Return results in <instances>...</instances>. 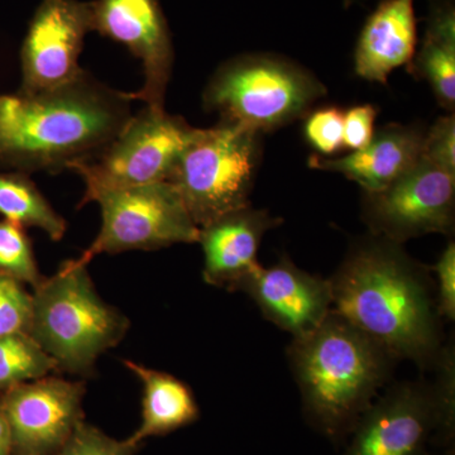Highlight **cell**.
Returning a JSON list of instances; mask_svg holds the SVG:
<instances>
[{"instance_id": "1", "label": "cell", "mask_w": 455, "mask_h": 455, "mask_svg": "<svg viewBox=\"0 0 455 455\" xmlns=\"http://www.w3.org/2000/svg\"><path fill=\"white\" fill-rule=\"evenodd\" d=\"M331 310L396 359L433 367L443 346L442 317L429 268L400 243L373 235L359 242L329 278Z\"/></svg>"}, {"instance_id": "10", "label": "cell", "mask_w": 455, "mask_h": 455, "mask_svg": "<svg viewBox=\"0 0 455 455\" xmlns=\"http://www.w3.org/2000/svg\"><path fill=\"white\" fill-rule=\"evenodd\" d=\"M89 7L92 32L127 47L142 64L143 85L132 99L164 110L175 51L160 0H92Z\"/></svg>"}, {"instance_id": "6", "label": "cell", "mask_w": 455, "mask_h": 455, "mask_svg": "<svg viewBox=\"0 0 455 455\" xmlns=\"http://www.w3.org/2000/svg\"><path fill=\"white\" fill-rule=\"evenodd\" d=\"M325 94L315 77L299 66L268 55L228 61L204 92V107L223 121L257 132L272 131L307 113Z\"/></svg>"}, {"instance_id": "16", "label": "cell", "mask_w": 455, "mask_h": 455, "mask_svg": "<svg viewBox=\"0 0 455 455\" xmlns=\"http://www.w3.org/2000/svg\"><path fill=\"white\" fill-rule=\"evenodd\" d=\"M423 140V132L391 124L374 133L364 148L335 160L311 156L309 166L343 173L357 182L364 193H379L420 161Z\"/></svg>"}, {"instance_id": "4", "label": "cell", "mask_w": 455, "mask_h": 455, "mask_svg": "<svg viewBox=\"0 0 455 455\" xmlns=\"http://www.w3.org/2000/svg\"><path fill=\"white\" fill-rule=\"evenodd\" d=\"M130 322L99 295L88 265L65 260L32 293L29 335L56 362L57 370L86 376L101 355L125 337Z\"/></svg>"}, {"instance_id": "7", "label": "cell", "mask_w": 455, "mask_h": 455, "mask_svg": "<svg viewBox=\"0 0 455 455\" xmlns=\"http://www.w3.org/2000/svg\"><path fill=\"white\" fill-rule=\"evenodd\" d=\"M90 202L100 208L101 227L97 238L77 257L86 265L99 254L197 243L200 228L169 181L104 188L84 196L82 205Z\"/></svg>"}, {"instance_id": "19", "label": "cell", "mask_w": 455, "mask_h": 455, "mask_svg": "<svg viewBox=\"0 0 455 455\" xmlns=\"http://www.w3.org/2000/svg\"><path fill=\"white\" fill-rule=\"evenodd\" d=\"M412 70L427 79L435 92L440 106L453 112L455 106V14L451 3L436 5L431 12L429 25L420 52Z\"/></svg>"}, {"instance_id": "24", "label": "cell", "mask_w": 455, "mask_h": 455, "mask_svg": "<svg viewBox=\"0 0 455 455\" xmlns=\"http://www.w3.org/2000/svg\"><path fill=\"white\" fill-rule=\"evenodd\" d=\"M32 319V293L14 278L0 275V338L28 333Z\"/></svg>"}, {"instance_id": "29", "label": "cell", "mask_w": 455, "mask_h": 455, "mask_svg": "<svg viewBox=\"0 0 455 455\" xmlns=\"http://www.w3.org/2000/svg\"><path fill=\"white\" fill-rule=\"evenodd\" d=\"M377 109L371 104L349 108L344 113V148L353 152L364 148L374 136Z\"/></svg>"}, {"instance_id": "3", "label": "cell", "mask_w": 455, "mask_h": 455, "mask_svg": "<svg viewBox=\"0 0 455 455\" xmlns=\"http://www.w3.org/2000/svg\"><path fill=\"white\" fill-rule=\"evenodd\" d=\"M287 357L305 415L333 440L355 430L397 362L381 344L333 310L315 331L293 338Z\"/></svg>"}, {"instance_id": "8", "label": "cell", "mask_w": 455, "mask_h": 455, "mask_svg": "<svg viewBox=\"0 0 455 455\" xmlns=\"http://www.w3.org/2000/svg\"><path fill=\"white\" fill-rule=\"evenodd\" d=\"M196 130L166 110L145 107L131 116L118 136L97 157L75 164L68 170L82 176L85 196L104 188L169 181Z\"/></svg>"}, {"instance_id": "31", "label": "cell", "mask_w": 455, "mask_h": 455, "mask_svg": "<svg viewBox=\"0 0 455 455\" xmlns=\"http://www.w3.org/2000/svg\"><path fill=\"white\" fill-rule=\"evenodd\" d=\"M444 455H454V449L453 451H451V449H449V451H447V453H445Z\"/></svg>"}, {"instance_id": "14", "label": "cell", "mask_w": 455, "mask_h": 455, "mask_svg": "<svg viewBox=\"0 0 455 455\" xmlns=\"http://www.w3.org/2000/svg\"><path fill=\"white\" fill-rule=\"evenodd\" d=\"M236 291L247 293L268 322L292 338L315 331L333 307L331 280L299 268L287 257L260 266Z\"/></svg>"}, {"instance_id": "13", "label": "cell", "mask_w": 455, "mask_h": 455, "mask_svg": "<svg viewBox=\"0 0 455 455\" xmlns=\"http://www.w3.org/2000/svg\"><path fill=\"white\" fill-rule=\"evenodd\" d=\"M438 425L431 383H396L359 419L343 455H425Z\"/></svg>"}, {"instance_id": "25", "label": "cell", "mask_w": 455, "mask_h": 455, "mask_svg": "<svg viewBox=\"0 0 455 455\" xmlns=\"http://www.w3.org/2000/svg\"><path fill=\"white\" fill-rule=\"evenodd\" d=\"M344 112L339 108H320L307 116L304 133L307 142L323 155L343 151Z\"/></svg>"}, {"instance_id": "9", "label": "cell", "mask_w": 455, "mask_h": 455, "mask_svg": "<svg viewBox=\"0 0 455 455\" xmlns=\"http://www.w3.org/2000/svg\"><path fill=\"white\" fill-rule=\"evenodd\" d=\"M364 218L373 235L400 244L431 233L451 235L455 223V173L421 157L385 190L366 193Z\"/></svg>"}, {"instance_id": "23", "label": "cell", "mask_w": 455, "mask_h": 455, "mask_svg": "<svg viewBox=\"0 0 455 455\" xmlns=\"http://www.w3.org/2000/svg\"><path fill=\"white\" fill-rule=\"evenodd\" d=\"M436 379L433 386L438 410L439 425L434 439L449 445L454 439L455 430V350L454 341L444 344L434 366Z\"/></svg>"}, {"instance_id": "5", "label": "cell", "mask_w": 455, "mask_h": 455, "mask_svg": "<svg viewBox=\"0 0 455 455\" xmlns=\"http://www.w3.org/2000/svg\"><path fill=\"white\" fill-rule=\"evenodd\" d=\"M259 154V132L252 128L223 119L197 128L169 180L197 227L250 206Z\"/></svg>"}, {"instance_id": "2", "label": "cell", "mask_w": 455, "mask_h": 455, "mask_svg": "<svg viewBox=\"0 0 455 455\" xmlns=\"http://www.w3.org/2000/svg\"><path fill=\"white\" fill-rule=\"evenodd\" d=\"M132 101L86 71L59 88L0 95V164L53 173L92 160L130 121Z\"/></svg>"}, {"instance_id": "11", "label": "cell", "mask_w": 455, "mask_h": 455, "mask_svg": "<svg viewBox=\"0 0 455 455\" xmlns=\"http://www.w3.org/2000/svg\"><path fill=\"white\" fill-rule=\"evenodd\" d=\"M85 386L57 376L0 394L13 455H56L84 421Z\"/></svg>"}, {"instance_id": "20", "label": "cell", "mask_w": 455, "mask_h": 455, "mask_svg": "<svg viewBox=\"0 0 455 455\" xmlns=\"http://www.w3.org/2000/svg\"><path fill=\"white\" fill-rule=\"evenodd\" d=\"M0 215L22 228H37L59 242L68 224L29 179L28 173L0 172Z\"/></svg>"}, {"instance_id": "27", "label": "cell", "mask_w": 455, "mask_h": 455, "mask_svg": "<svg viewBox=\"0 0 455 455\" xmlns=\"http://www.w3.org/2000/svg\"><path fill=\"white\" fill-rule=\"evenodd\" d=\"M455 119L453 114L442 116L424 134L421 157L440 169L455 173Z\"/></svg>"}, {"instance_id": "15", "label": "cell", "mask_w": 455, "mask_h": 455, "mask_svg": "<svg viewBox=\"0 0 455 455\" xmlns=\"http://www.w3.org/2000/svg\"><path fill=\"white\" fill-rule=\"evenodd\" d=\"M280 224L269 212L245 206L200 228L203 277L212 286L236 291L260 267L257 254L263 235Z\"/></svg>"}, {"instance_id": "30", "label": "cell", "mask_w": 455, "mask_h": 455, "mask_svg": "<svg viewBox=\"0 0 455 455\" xmlns=\"http://www.w3.org/2000/svg\"><path fill=\"white\" fill-rule=\"evenodd\" d=\"M0 455H13L11 431L2 411H0Z\"/></svg>"}, {"instance_id": "21", "label": "cell", "mask_w": 455, "mask_h": 455, "mask_svg": "<svg viewBox=\"0 0 455 455\" xmlns=\"http://www.w3.org/2000/svg\"><path fill=\"white\" fill-rule=\"evenodd\" d=\"M55 371L56 362L28 333L0 338V394Z\"/></svg>"}, {"instance_id": "17", "label": "cell", "mask_w": 455, "mask_h": 455, "mask_svg": "<svg viewBox=\"0 0 455 455\" xmlns=\"http://www.w3.org/2000/svg\"><path fill=\"white\" fill-rule=\"evenodd\" d=\"M414 3L382 0L367 18L355 47L359 76L386 84L395 68L412 61L418 42Z\"/></svg>"}, {"instance_id": "28", "label": "cell", "mask_w": 455, "mask_h": 455, "mask_svg": "<svg viewBox=\"0 0 455 455\" xmlns=\"http://www.w3.org/2000/svg\"><path fill=\"white\" fill-rule=\"evenodd\" d=\"M436 307L442 319L454 322L455 317V244L449 242L440 254L435 267Z\"/></svg>"}, {"instance_id": "12", "label": "cell", "mask_w": 455, "mask_h": 455, "mask_svg": "<svg viewBox=\"0 0 455 455\" xmlns=\"http://www.w3.org/2000/svg\"><path fill=\"white\" fill-rule=\"evenodd\" d=\"M89 32V2L42 0L20 49V92L35 94L59 88L83 75L79 60Z\"/></svg>"}, {"instance_id": "26", "label": "cell", "mask_w": 455, "mask_h": 455, "mask_svg": "<svg viewBox=\"0 0 455 455\" xmlns=\"http://www.w3.org/2000/svg\"><path fill=\"white\" fill-rule=\"evenodd\" d=\"M139 448L127 439H114L83 421L56 455H134Z\"/></svg>"}, {"instance_id": "22", "label": "cell", "mask_w": 455, "mask_h": 455, "mask_svg": "<svg viewBox=\"0 0 455 455\" xmlns=\"http://www.w3.org/2000/svg\"><path fill=\"white\" fill-rule=\"evenodd\" d=\"M0 275L31 284L33 289L44 278L25 228L5 220H0Z\"/></svg>"}, {"instance_id": "18", "label": "cell", "mask_w": 455, "mask_h": 455, "mask_svg": "<svg viewBox=\"0 0 455 455\" xmlns=\"http://www.w3.org/2000/svg\"><path fill=\"white\" fill-rule=\"evenodd\" d=\"M123 363L140 379L143 388L140 427L127 439L132 444L140 447L146 439L167 435L199 419V406L187 383L137 362Z\"/></svg>"}]
</instances>
